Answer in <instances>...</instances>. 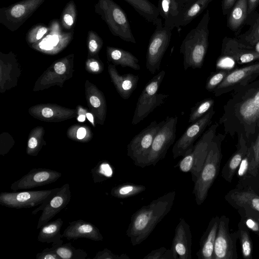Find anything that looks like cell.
<instances>
[{"instance_id":"cell-1","label":"cell","mask_w":259,"mask_h":259,"mask_svg":"<svg viewBox=\"0 0 259 259\" xmlns=\"http://www.w3.org/2000/svg\"><path fill=\"white\" fill-rule=\"evenodd\" d=\"M176 195L175 191H170L142 206L132 214L126 233L133 246L146 240L170 211Z\"/></svg>"},{"instance_id":"cell-2","label":"cell","mask_w":259,"mask_h":259,"mask_svg":"<svg viewBox=\"0 0 259 259\" xmlns=\"http://www.w3.org/2000/svg\"><path fill=\"white\" fill-rule=\"evenodd\" d=\"M209 20V12L207 10L197 26L182 41L180 52L183 56L185 70L189 68H201L203 65L208 47Z\"/></svg>"},{"instance_id":"cell-3","label":"cell","mask_w":259,"mask_h":259,"mask_svg":"<svg viewBox=\"0 0 259 259\" xmlns=\"http://www.w3.org/2000/svg\"><path fill=\"white\" fill-rule=\"evenodd\" d=\"M222 157L221 143L215 136L209 146L199 177L194 183L193 193L198 205L206 199L209 190L218 175Z\"/></svg>"},{"instance_id":"cell-4","label":"cell","mask_w":259,"mask_h":259,"mask_svg":"<svg viewBox=\"0 0 259 259\" xmlns=\"http://www.w3.org/2000/svg\"><path fill=\"white\" fill-rule=\"evenodd\" d=\"M95 12L106 23L113 35L136 43L126 13L113 0H98L95 5Z\"/></svg>"},{"instance_id":"cell-5","label":"cell","mask_w":259,"mask_h":259,"mask_svg":"<svg viewBox=\"0 0 259 259\" xmlns=\"http://www.w3.org/2000/svg\"><path fill=\"white\" fill-rule=\"evenodd\" d=\"M165 72L160 71L154 76L147 83L139 96L132 120V124L136 125L144 120L153 110L164 104L169 95L157 92L164 79Z\"/></svg>"},{"instance_id":"cell-6","label":"cell","mask_w":259,"mask_h":259,"mask_svg":"<svg viewBox=\"0 0 259 259\" xmlns=\"http://www.w3.org/2000/svg\"><path fill=\"white\" fill-rule=\"evenodd\" d=\"M217 124L212 125L194 144L191 152L183 157L175 167L184 172H189L195 183L199 177L207 155L209 146L215 137Z\"/></svg>"},{"instance_id":"cell-7","label":"cell","mask_w":259,"mask_h":259,"mask_svg":"<svg viewBox=\"0 0 259 259\" xmlns=\"http://www.w3.org/2000/svg\"><path fill=\"white\" fill-rule=\"evenodd\" d=\"M59 188L50 190L26 191L0 193V204L13 208H26L38 206L32 213L36 214L57 192Z\"/></svg>"},{"instance_id":"cell-8","label":"cell","mask_w":259,"mask_h":259,"mask_svg":"<svg viewBox=\"0 0 259 259\" xmlns=\"http://www.w3.org/2000/svg\"><path fill=\"white\" fill-rule=\"evenodd\" d=\"M155 26L148 45L146 62L147 69L153 74L160 68L162 59L172 35V30L162 24L161 18H157Z\"/></svg>"},{"instance_id":"cell-9","label":"cell","mask_w":259,"mask_h":259,"mask_svg":"<svg viewBox=\"0 0 259 259\" xmlns=\"http://www.w3.org/2000/svg\"><path fill=\"white\" fill-rule=\"evenodd\" d=\"M178 117H166L164 122L156 135L150 149L143 163V168L154 166L163 159L168 149L174 144L176 138Z\"/></svg>"},{"instance_id":"cell-10","label":"cell","mask_w":259,"mask_h":259,"mask_svg":"<svg viewBox=\"0 0 259 259\" xmlns=\"http://www.w3.org/2000/svg\"><path fill=\"white\" fill-rule=\"evenodd\" d=\"M46 0H22L0 9V23L14 32L40 7Z\"/></svg>"},{"instance_id":"cell-11","label":"cell","mask_w":259,"mask_h":259,"mask_svg":"<svg viewBox=\"0 0 259 259\" xmlns=\"http://www.w3.org/2000/svg\"><path fill=\"white\" fill-rule=\"evenodd\" d=\"M164 120L158 123L155 120L134 137L127 146V155L134 164L143 167L145 159L151 147L157 132L162 126Z\"/></svg>"},{"instance_id":"cell-12","label":"cell","mask_w":259,"mask_h":259,"mask_svg":"<svg viewBox=\"0 0 259 259\" xmlns=\"http://www.w3.org/2000/svg\"><path fill=\"white\" fill-rule=\"evenodd\" d=\"M229 219L226 215L220 217L215 238L213 259H237L236 243L239 231L230 232Z\"/></svg>"},{"instance_id":"cell-13","label":"cell","mask_w":259,"mask_h":259,"mask_svg":"<svg viewBox=\"0 0 259 259\" xmlns=\"http://www.w3.org/2000/svg\"><path fill=\"white\" fill-rule=\"evenodd\" d=\"M214 114V111L211 107L206 114L192 123L186 129L172 147V153L174 159L179 156L184 157L191 152L195 142L201 136L206 127L209 124Z\"/></svg>"},{"instance_id":"cell-14","label":"cell","mask_w":259,"mask_h":259,"mask_svg":"<svg viewBox=\"0 0 259 259\" xmlns=\"http://www.w3.org/2000/svg\"><path fill=\"white\" fill-rule=\"evenodd\" d=\"M62 176L56 170L43 168H33L11 185V189L16 191L42 186L55 182Z\"/></svg>"},{"instance_id":"cell-15","label":"cell","mask_w":259,"mask_h":259,"mask_svg":"<svg viewBox=\"0 0 259 259\" xmlns=\"http://www.w3.org/2000/svg\"><path fill=\"white\" fill-rule=\"evenodd\" d=\"M192 236L189 225L180 218L177 225L172 245L171 250L174 259H191Z\"/></svg>"},{"instance_id":"cell-16","label":"cell","mask_w":259,"mask_h":259,"mask_svg":"<svg viewBox=\"0 0 259 259\" xmlns=\"http://www.w3.org/2000/svg\"><path fill=\"white\" fill-rule=\"evenodd\" d=\"M71 196L69 183L60 187L57 192L41 208L42 213L39 218L36 229H40L64 209L69 204Z\"/></svg>"},{"instance_id":"cell-17","label":"cell","mask_w":259,"mask_h":259,"mask_svg":"<svg viewBox=\"0 0 259 259\" xmlns=\"http://www.w3.org/2000/svg\"><path fill=\"white\" fill-rule=\"evenodd\" d=\"M62 236L67 240L79 238L88 239L95 241L103 240L102 235L96 226L81 219L69 222Z\"/></svg>"},{"instance_id":"cell-18","label":"cell","mask_w":259,"mask_h":259,"mask_svg":"<svg viewBox=\"0 0 259 259\" xmlns=\"http://www.w3.org/2000/svg\"><path fill=\"white\" fill-rule=\"evenodd\" d=\"M49 32L40 41L36 42L38 47L44 51H52L58 45L66 44L72 38L73 30L64 32L58 19H53L49 24Z\"/></svg>"},{"instance_id":"cell-19","label":"cell","mask_w":259,"mask_h":259,"mask_svg":"<svg viewBox=\"0 0 259 259\" xmlns=\"http://www.w3.org/2000/svg\"><path fill=\"white\" fill-rule=\"evenodd\" d=\"M225 198L236 209L248 207L259 212V195L252 189L236 188L230 190Z\"/></svg>"},{"instance_id":"cell-20","label":"cell","mask_w":259,"mask_h":259,"mask_svg":"<svg viewBox=\"0 0 259 259\" xmlns=\"http://www.w3.org/2000/svg\"><path fill=\"white\" fill-rule=\"evenodd\" d=\"M219 219V216L212 218L203 234L199 242V249L196 253L198 259H213Z\"/></svg>"},{"instance_id":"cell-21","label":"cell","mask_w":259,"mask_h":259,"mask_svg":"<svg viewBox=\"0 0 259 259\" xmlns=\"http://www.w3.org/2000/svg\"><path fill=\"white\" fill-rule=\"evenodd\" d=\"M227 15V26L237 36L248 19L247 0H237Z\"/></svg>"},{"instance_id":"cell-22","label":"cell","mask_w":259,"mask_h":259,"mask_svg":"<svg viewBox=\"0 0 259 259\" xmlns=\"http://www.w3.org/2000/svg\"><path fill=\"white\" fill-rule=\"evenodd\" d=\"M213 0H194L181 10L175 24V27L180 28L189 24L207 7Z\"/></svg>"},{"instance_id":"cell-23","label":"cell","mask_w":259,"mask_h":259,"mask_svg":"<svg viewBox=\"0 0 259 259\" xmlns=\"http://www.w3.org/2000/svg\"><path fill=\"white\" fill-rule=\"evenodd\" d=\"M63 224V220L58 218L44 225L40 228L37 240L41 243H52L53 246L63 244V238L60 233Z\"/></svg>"},{"instance_id":"cell-24","label":"cell","mask_w":259,"mask_h":259,"mask_svg":"<svg viewBox=\"0 0 259 259\" xmlns=\"http://www.w3.org/2000/svg\"><path fill=\"white\" fill-rule=\"evenodd\" d=\"M112 71V78L119 94L123 99H128L137 87L139 76L132 73L120 75L114 68Z\"/></svg>"},{"instance_id":"cell-25","label":"cell","mask_w":259,"mask_h":259,"mask_svg":"<svg viewBox=\"0 0 259 259\" xmlns=\"http://www.w3.org/2000/svg\"><path fill=\"white\" fill-rule=\"evenodd\" d=\"M248 22L250 27L248 30L236 38L243 46L253 50V47L259 42V14L255 11L248 18L246 24Z\"/></svg>"},{"instance_id":"cell-26","label":"cell","mask_w":259,"mask_h":259,"mask_svg":"<svg viewBox=\"0 0 259 259\" xmlns=\"http://www.w3.org/2000/svg\"><path fill=\"white\" fill-rule=\"evenodd\" d=\"M157 8L164 20L163 25L172 30L181 11L178 0H159Z\"/></svg>"},{"instance_id":"cell-27","label":"cell","mask_w":259,"mask_h":259,"mask_svg":"<svg viewBox=\"0 0 259 259\" xmlns=\"http://www.w3.org/2000/svg\"><path fill=\"white\" fill-rule=\"evenodd\" d=\"M107 51L109 58L116 64L120 65L123 67H130L136 70L141 69L139 60L130 52L113 47H108Z\"/></svg>"},{"instance_id":"cell-28","label":"cell","mask_w":259,"mask_h":259,"mask_svg":"<svg viewBox=\"0 0 259 259\" xmlns=\"http://www.w3.org/2000/svg\"><path fill=\"white\" fill-rule=\"evenodd\" d=\"M239 113L247 123H252L259 118V91L241 103Z\"/></svg>"},{"instance_id":"cell-29","label":"cell","mask_w":259,"mask_h":259,"mask_svg":"<svg viewBox=\"0 0 259 259\" xmlns=\"http://www.w3.org/2000/svg\"><path fill=\"white\" fill-rule=\"evenodd\" d=\"M147 22L155 25L159 16L158 8L149 0H124Z\"/></svg>"},{"instance_id":"cell-30","label":"cell","mask_w":259,"mask_h":259,"mask_svg":"<svg viewBox=\"0 0 259 259\" xmlns=\"http://www.w3.org/2000/svg\"><path fill=\"white\" fill-rule=\"evenodd\" d=\"M248 149L244 144H241L224 166L222 170V176L228 182H232L242 160L247 153Z\"/></svg>"},{"instance_id":"cell-31","label":"cell","mask_w":259,"mask_h":259,"mask_svg":"<svg viewBox=\"0 0 259 259\" xmlns=\"http://www.w3.org/2000/svg\"><path fill=\"white\" fill-rule=\"evenodd\" d=\"M259 72V63L236 70L227 75L221 83L217 87V89L228 87L236 84L247 76Z\"/></svg>"},{"instance_id":"cell-32","label":"cell","mask_w":259,"mask_h":259,"mask_svg":"<svg viewBox=\"0 0 259 259\" xmlns=\"http://www.w3.org/2000/svg\"><path fill=\"white\" fill-rule=\"evenodd\" d=\"M45 249L55 252L60 259H85L88 256L85 251L76 249L70 243L52 246L51 248H46Z\"/></svg>"},{"instance_id":"cell-33","label":"cell","mask_w":259,"mask_h":259,"mask_svg":"<svg viewBox=\"0 0 259 259\" xmlns=\"http://www.w3.org/2000/svg\"><path fill=\"white\" fill-rule=\"evenodd\" d=\"M237 209L241 217L240 221L259 237V212L248 207H241Z\"/></svg>"},{"instance_id":"cell-34","label":"cell","mask_w":259,"mask_h":259,"mask_svg":"<svg viewBox=\"0 0 259 259\" xmlns=\"http://www.w3.org/2000/svg\"><path fill=\"white\" fill-rule=\"evenodd\" d=\"M145 190L146 187L143 185L125 183L113 187L110 194L117 198L124 199L137 195Z\"/></svg>"},{"instance_id":"cell-35","label":"cell","mask_w":259,"mask_h":259,"mask_svg":"<svg viewBox=\"0 0 259 259\" xmlns=\"http://www.w3.org/2000/svg\"><path fill=\"white\" fill-rule=\"evenodd\" d=\"M253 158L252 147L248 149L247 153L242 160L236 174L238 178L237 188L244 189L248 178H250V169Z\"/></svg>"},{"instance_id":"cell-36","label":"cell","mask_w":259,"mask_h":259,"mask_svg":"<svg viewBox=\"0 0 259 259\" xmlns=\"http://www.w3.org/2000/svg\"><path fill=\"white\" fill-rule=\"evenodd\" d=\"M238 230L242 257L245 259H251L252 257V242L249 234V230L240 221L238 223Z\"/></svg>"},{"instance_id":"cell-37","label":"cell","mask_w":259,"mask_h":259,"mask_svg":"<svg viewBox=\"0 0 259 259\" xmlns=\"http://www.w3.org/2000/svg\"><path fill=\"white\" fill-rule=\"evenodd\" d=\"M77 12L75 4L73 0L68 2L63 10L61 16V24L62 27L68 30L74 27Z\"/></svg>"},{"instance_id":"cell-38","label":"cell","mask_w":259,"mask_h":259,"mask_svg":"<svg viewBox=\"0 0 259 259\" xmlns=\"http://www.w3.org/2000/svg\"><path fill=\"white\" fill-rule=\"evenodd\" d=\"M213 103L211 99H206L198 102L191 108L188 122L193 123L202 117L212 107Z\"/></svg>"},{"instance_id":"cell-39","label":"cell","mask_w":259,"mask_h":259,"mask_svg":"<svg viewBox=\"0 0 259 259\" xmlns=\"http://www.w3.org/2000/svg\"><path fill=\"white\" fill-rule=\"evenodd\" d=\"M91 171L94 183L102 182L110 179L113 175L112 166L106 161H101Z\"/></svg>"},{"instance_id":"cell-40","label":"cell","mask_w":259,"mask_h":259,"mask_svg":"<svg viewBox=\"0 0 259 259\" xmlns=\"http://www.w3.org/2000/svg\"><path fill=\"white\" fill-rule=\"evenodd\" d=\"M49 30V26H47L44 24H35L27 31L26 38L28 42L36 43L44 37Z\"/></svg>"},{"instance_id":"cell-41","label":"cell","mask_w":259,"mask_h":259,"mask_svg":"<svg viewBox=\"0 0 259 259\" xmlns=\"http://www.w3.org/2000/svg\"><path fill=\"white\" fill-rule=\"evenodd\" d=\"M143 259H174L171 250L164 247L151 251Z\"/></svg>"},{"instance_id":"cell-42","label":"cell","mask_w":259,"mask_h":259,"mask_svg":"<svg viewBox=\"0 0 259 259\" xmlns=\"http://www.w3.org/2000/svg\"><path fill=\"white\" fill-rule=\"evenodd\" d=\"M87 39L88 48L91 53L97 52L103 44L102 38L96 32L93 30L88 31Z\"/></svg>"},{"instance_id":"cell-43","label":"cell","mask_w":259,"mask_h":259,"mask_svg":"<svg viewBox=\"0 0 259 259\" xmlns=\"http://www.w3.org/2000/svg\"><path fill=\"white\" fill-rule=\"evenodd\" d=\"M226 75L225 72H219L211 75L207 80L205 88L211 91L218 87L223 80Z\"/></svg>"},{"instance_id":"cell-44","label":"cell","mask_w":259,"mask_h":259,"mask_svg":"<svg viewBox=\"0 0 259 259\" xmlns=\"http://www.w3.org/2000/svg\"><path fill=\"white\" fill-rule=\"evenodd\" d=\"M94 259H130L128 255L122 254L120 255L115 254L107 248L98 251L94 257Z\"/></svg>"},{"instance_id":"cell-45","label":"cell","mask_w":259,"mask_h":259,"mask_svg":"<svg viewBox=\"0 0 259 259\" xmlns=\"http://www.w3.org/2000/svg\"><path fill=\"white\" fill-rule=\"evenodd\" d=\"M235 65L234 59L229 56L220 59L217 64L218 68L222 69H231Z\"/></svg>"},{"instance_id":"cell-46","label":"cell","mask_w":259,"mask_h":259,"mask_svg":"<svg viewBox=\"0 0 259 259\" xmlns=\"http://www.w3.org/2000/svg\"><path fill=\"white\" fill-rule=\"evenodd\" d=\"M36 259H60V257L55 252L44 249L41 252L36 255Z\"/></svg>"},{"instance_id":"cell-47","label":"cell","mask_w":259,"mask_h":259,"mask_svg":"<svg viewBox=\"0 0 259 259\" xmlns=\"http://www.w3.org/2000/svg\"><path fill=\"white\" fill-rule=\"evenodd\" d=\"M237 0H222V9L223 14L228 15L229 11Z\"/></svg>"},{"instance_id":"cell-48","label":"cell","mask_w":259,"mask_h":259,"mask_svg":"<svg viewBox=\"0 0 259 259\" xmlns=\"http://www.w3.org/2000/svg\"><path fill=\"white\" fill-rule=\"evenodd\" d=\"M248 17L251 16L259 6V0H247Z\"/></svg>"},{"instance_id":"cell-49","label":"cell","mask_w":259,"mask_h":259,"mask_svg":"<svg viewBox=\"0 0 259 259\" xmlns=\"http://www.w3.org/2000/svg\"><path fill=\"white\" fill-rule=\"evenodd\" d=\"M38 145L37 140L34 137L31 138L28 142V148L31 151L29 153V154L32 155L33 150L37 148Z\"/></svg>"},{"instance_id":"cell-50","label":"cell","mask_w":259,"mask_h":259,"mask_svg":"<svg viewBox=\"0 0 259 259\" xmlns=\"http://www.w3.org/2000/svg\"><path fill=\"white\" fill-rule=\"evenodd\" d=\"M54 69L58 74H62L65 72L66 67L64 63L58 62L55 65Z\"/></svg>"},{"instance_id":"cell-51","label":"cell","mask_w":259,"mask_h":259,"mask_svg":"<svg viewBox=\"0 0 259 259\" xmlns=\"http://www.w3.org/2000/svg\"><path fill=\"white\" fill-rule=\"evenodd\" d=\"M90 102L94 107H99L101 105L100 100L96 96H92L90 98Z\"/></svg>"},{"instance_id":"cell-52","label":"cell","mask_w":259,"mask_h":259,"mask_svg":"<svg viewBox=\"0 0 259 259\" xmlns=\"http://www.w3.org/2000/svg\"><path fill=\"white\" fill-rule=\"evenodd\" d=\"M42 114L45 117H50L53 116V112L49 108H44L42 110Z\"/></svg>"},{"instance_id":"cell-53","label":"cell","mask_w":259,"mask_h":259,"mask_svg":"<svg viewBox=\"0 0 259 259\" xmlns=\"http://www.w3.org/2000/svg\"><path fill=\"white\" fill-rule=\"evenodd\" d=\"M86 135V131L84 128L83 127H80L79 128L76 134L77 138L78 139H83Z\"/></svg>"},{"instance_id":"cell-54","label":"cell","mask_w":259,"mask_h":259,"mask_svg":"<svg viewBox=\"0 0 259 259\" xmlns=\"http://www.w3.org/2000/svg\"><path fill=\"white\" fill-rule=\"evenodd\" d=\"M193 1L194 0H178L179 7L180 8L181 10L184 6L189 4Z\"/></svg>"},{"instance_id":"cell-55","label":"cell","mask_w":259,"mask_h":259,"mask_svg":"<svg viewBox=\"0 0 259 259\" xmlns=\"http://www.w3.org/2000/svg\"><path fill=\"white\" fill-rule=\"evenodd\" d=\"M90 67L92 70L97 71L99 69V64L97 62H92L90 64Z\"/></svg>"},{"instance_id":"cell-56","label":"cell","mask_w":259,"mask_h":259,"mask_svg":"<svg viewBox=\"0 0 259 259\" xmlns=\"http://www.w3.org/2000/svg\"><path fill=\"white\" fill-rule=\"evenodd\" d=\"M86 116L89 121H90L92 123L94 122V118L92 114L90 113H87L86 114Z\"/></svg>"},{"instance_id":"cell-57","label":"cell","mask_w":259,"mask_h":259,"mask_svg":"<svg viewBox=\"0 0 259 259\" xmlns=\"http://www.w3.org/2000/svg\"><path fill=\"white\" fill-rule=\"evenodd\" d=\"M85 117L84 115H80L78 117V120L80 122L84 121L85 120Z\"/></svg>"}]
</instances>
